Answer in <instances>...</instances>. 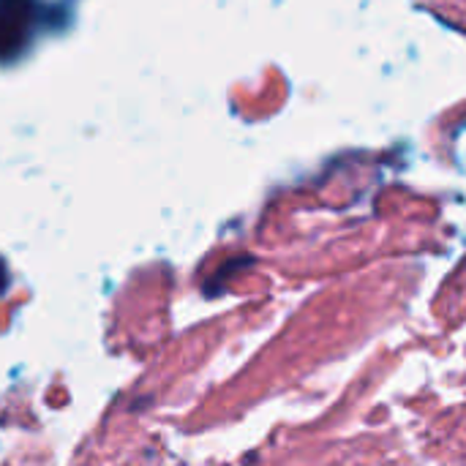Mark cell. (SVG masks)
Returning a JSON list of instances; mask_svg holds the SVG:
<instances>
[{
	"label": "cell",
	"instance_id": "6da1fadb",
	"mask_svg": "<svg viewBox=\"0 0 466 466\" xmlns=\"http://www.w3.org/2000/svg\"><path fill=\"white\" fill-rule=\"evenodd\" d=\"M33 0H0V57L19 52L33 27Z\"/></svg>",
	"mask_w": 466,
	"mask_h": 466
},
{
	"label": "cell",
	"instance_id": "7a4b0ae2",
	"mask_svg": "<svg viewBox=\"0 0 466 466\" xmlns=\"http://www.w3.org/2000/svg\"><path fill=\"white\" fill-rule=\"evenodd\" d=\"M5 284H8V276H5V268H3V262H0V295H3V289H5Z\"/></svg>",
	"mask_w": 466,
	"mask_h": 466
}]
</instances>
